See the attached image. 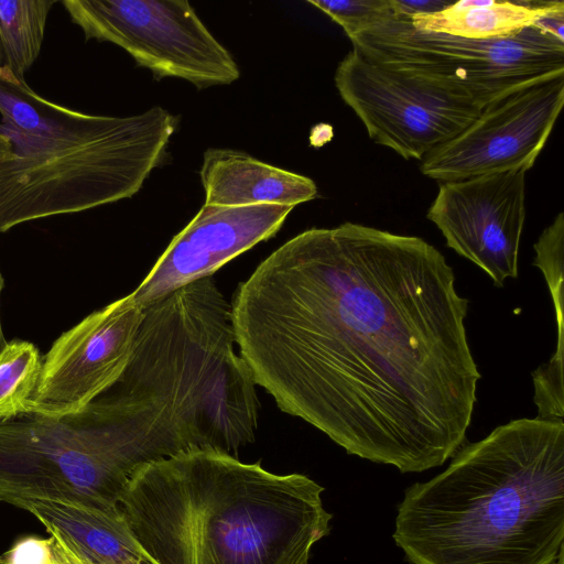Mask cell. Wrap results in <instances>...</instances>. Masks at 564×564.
<instances>
[{
	"label": "cell",
	"mask_w": 564,
	"mask_h": 564,
	"mask_svg": "<svg viewBox=\"0 0 564 564\" xmlns=\"http://www.w3.org/2000/svg\"><path fill=\"white\" fill-rule=\"evenodd\" d=\"M230 307L256 386L348 454L421 473L464 445L480 379L468 300L422 238L349 221L307 229Z\"/></svg>",
	"instance_id": "cell-1"
},
{
	"label": "cell",
	"mask_w": 564,
	"mask_h": 564,
	"mask_svg": "<svg viewBox=\"0 0 564 564\" xmlns=\"http://www.w3.org/2000/svg\"><path fill=\"white\" fill-rule=\"evenodd\" d=\"M392 538L410 564H562L563 420L518 419L410 486Z\"/></svg>",
	"instance_id": "cell-2"
},
{
	"label": "cell",
	"mask_w": 564,
	"mask_h": 564,
	"mask_svg": "<svg viewBox=\"0 0 564 564\" xmlns=\"http://www.w3.org/2000/svg\"><path fill=\"white\" fill-rule=\"evenodd\" d=\"M324 488L195 448L139 468L119 508L159 564H308L329 533Z\"/></svg>",
	"instance_id": "cell-3"
},
{
	"label": "cell",
	"mask_w": 564,
	"mask_h": 564,
	"mask_svg": "<svg viewBox=\"0 0 564 564\" xmlns=\"http://www.w3.org/2000/svg\"><path fill=\"white\" fill-rule=\"evenodd\" d=\"M0 132V232L137 194L163 160L177 120L160 106L128 117L83 113L52 102L4 67Z\"/></svg>",
	"instance_id": "cell-4"
},
{
	"label": "cell",
	"mask_w": 564,
	"mask_h": 564,
	"mask_svg": "<svg viewBox=\"0 0 564 564\" xmlns=\"http://www.w3.org/2000/svg\"><path fill=\"white\" fill-rule=\"evenodd\" d=\"M160 459L107 390L77 412L0 422V501L32 497L113 509L135 471Z\"/></svg>",
	"instance_id": "cell-5"
},
{
	"label": "cell",
	"mask_w": 564,
	"mask_h": 564,
	"mask_svg": "<svg viewBox=\"0 0 564 564\" xmlns=\"http://www.w3.org/2000/svg\"><path fill=\"white\" fill-rule=\"evenodd\" d=\"M369 62L479 109L534 83L564 75V42L531 26L509 39L468 40L389 17L350 37Z\"/></svg>",
	"instance_id": "cell-6"
},
{
	"label": "cell",
	"mask_w": 564,
	"mask_h": 564,
	"mask_svg": "<svg viewBox=\"0 0 564 564\" xmlns=\"http://www.w3.org/2000/svg\"><path fill=\"white\" fill-rule=\"evenodd\" d=\"M86 40L113 43L156 79L176 77L198 88L227 85L240 70L229 51L185 0H64Z\"/></svg>",
	"instance_id": "cell-7"
},
{
	"label": "cell",
	"mask_w": 564,
	"mask_h": 564,
	"mask_svg": "<svg viewBox=\"0 0 564 564\" xmlns=\"http://www.w3.org/2000/svg\"><path fill=\"white\" fill-rule=\"evenodd\" d=\"M335 85L368 135L405 160H422L463 131L482 110L373 64L355 50L338 64Z\"/></svg>",
	"instance_id": "cell-8"
},
{
	"label": "cell",
	"mask_w": 564,
	"mask_h": 564,
	"mask_svg": "<svg viewBox=\"0 0 564 564\" xmlns=\"http://www.w3.org/2000/svg\"><path fill=\"white\" fill-rule=\"evenodd\" d=\"M563 104L564 75L520 88L487 105L463 131L431 150L420 170L442 183L527 172L545 145Z\"/></svg>",
	"instance_id": "cell-9"
},
{
	"label": "cell",
	"mask_w": 564,
	"mask_h": 564,
	"mask_svg": "<svg viewBox=\"0 0 564 564\" xmlns=\"http://www.w3.org/2000/svg\"><path fill=\"white\" fill-rule=\"evenodd\" d=\"M143 317L128 294L62 334L42 361L28 413L77 412L107 391L131 359Z\"/></svg>",
	"instance_id": "cell-10"
},
{
	"label": "cell",
	"mask_w": 564,
	"mask_h": 564,
	"mask_svg": "<svg viewBox=\"0 0 564 564\" xmlns=\"http://www.w3.org/2000/svg\"><path fill=\"white\" fill-rule=\"evenodd\" d=\"M426 217L447 247L502 288L518 276L525 219V171L486 174L440 184Z\"/></svg>",
	"instance_id": "cell-11"
},
{
	"label": "cell",
	"mask_w": 564,
	"mask_h": 564,
	"mask_svg": "<svg viewBox=\"0 0 564 564\" xmlns=\"http://www.w3.org/2000/svg\"><path fill=\"white\" fill-rule=\"evenodd\" d=\"M294 207L275 204H204L170 242L148 275L131 292L145 307L217 270L257 243L273 237Z\"/></svg>",
	"instance_id": "cell-12"
},
{
	"label": "cell",
	"mask_w": 564,
	"mask_h": 564,
	"mask_svg": "<svg viewBox=\"0 0 564 564\" xmlns=\"http://www.w3.org/2000/svg\"><path fill=\"white\" fill-rule=\"evenodd\" d=\"M8 503L32 513L85 564H159L134 536L119 507L105 510L32 497Z\"/></svg>",
	"instance_id": "cell-13"
},
{
	"label": "cell",
	"mask_w": 564,
	"mask_h": 564,
	"mask_svg": "<svg viewBox=\"0 0 564 564\" xmlns=\"http://www.w3.org/2000/svg\"><path fill=\"white\" fill-rule=\"evenodd\" d=\"M205 204L249 206L275 204L295 207L314 199L313 180L231 149H208L199 171Z\"/></svg>",
	"instance_id": "cell-14"
},
{
	"label": "cell",
	"mask_w": 564,
	"mask_h": 564,
	"mask_svg": "<svg viewBox=\"0 0 564 564\" xmlns=\"http://www.w3.org/2000/svg\"><path fill=\"white\" fill-rule=\"evenodd\" d=\"M563 1L460 0L445 9L411 19L419 30L468 40H501L533 26Z\"/></svg>",
	"instance_id": "cell-15"
},
{
	"label": "cell",
	"mask_w": 564,
	"mask_h": 564,
	"mask_svg": "<svg viewBox=\"0 0 564 564\" xmlns=\"http://www.w3.org/2000/svg\"><path fill=\"white\" fill-rule=\"evenodd\" d=\"M54 3L51 0H0L2 66L21 82H25V73L40 54L47 15Z\"/></svg>",
	"instance_id": "cell-16"
},
{
	"label": "cell",
	"mask_w": 564,
	"mask_h": 564,
	"mask_svg": "<svg viewBox=\"0 0 564 564\" xmlns=\"http://www.w3.org/2000/svg\"><path fill=\"white\" fill-rule=\"evenodd\" d=\"M42 358L24 340H12L0 354V422L28 413L39 382Z\"/></svg>",
	"instance_id": "cell-17"
},
{
	"label": "cell",
	"mask_w": 564,
	"mask_h": 564,
	"mask_svg": "<svg viewBox=\"0 0 564 564\" xmlns=\"http://www.w3.org/2000/svg\"><path fill=\"white\" fill-rule=\"evenodd\" d=\"M338 23L350 39L392 15L389 0H308Z\"/></svg>",
	"instance_id": "cell-18"
},
{
	"label": "cell",
	"mask_w": 564,
	"mask_h": 564,
	"mask_svg": "<svg viewBox=\"0 0 564 564\" xmlns=\"http://www.w3.org/2000/svg\"><path fill=\"white\" fill-rule=\"evenodd\" d=\"M0 564H53L50 538L28 536L19 540L0 556Z\"/></svg>",
	"instance_id": "cell-19"
},
{
	"label": "cell",
	"mask_w": 564,
	"mask_h": 564,
	"mask_svg": "<svg viewBox=\"0 0 564 564\" xmlns=\"http://www.w3.org/2000/svg\"><path fill=\"white\" fill-rule=\"evenodd\" d=\"M392 17L410 20L417 15H427L448 7L451 1L443 0H389Z\"/></svg>",
	"instance_id": "cell-20"
},
{
	"label": "cell",
	"mask_w": 564,
	"mask_h": 564,
	"mask_svg": "<svg viewBox=\"0 0 564 564\" xmlns=\"http://www.w3.org/2000/svg\"><path fill=\"white\" fill-rule=\"evenodd\" d=\"M50 546L58 564H85L54 532H50Z\"/></svg>",
	"instance_id": "cell-21"
},
{
	"label": "cell",
	"mask_w": 564,
	"mask_h": 564,
	"mask_svg": "<svg viewBox=\"0 0 564 564\" xmlns=\"http://www.w3.org/2000/svg\"><path fill=\"white\" fill-rule=\"evenodd\" d=\"M11 150V142L9 138L0 132V161L7 158Z\"/></svg>",
	"instance_id": "cell-22"
},
{
	"label": "cell",
	"mask_w": 564,
	"mask_h": 564,
	"mask_svg": "<svg viewBox=\"0 0 564 564\" xmlns=\"http://www.w3.org/2000/svg\"><path fill=\"white\" fill-rule=\"evenodd\" d=\"M2 288H3V278H2V274H1V271H0V296H1ZM7 345H8V341L6 340V337L3 335L2 325H1V317H0V354L7 347Z\"/></svg>",
	"instance_id": "cell-23"
},
{
	"label": "cell",
	"mask_w": 564,
	"mask_h": 564,
	"mask_svg": "<svg viewBox=\"0 0 564 564\" xmlns=\"http://www.w3.org/2000/svg\"><path fill=\"white\" fill-rule=\"evenodd\" d=\"M2 73L1 54H0V74Z\"/></svg>",
	"instance_id": "cell-24"
},
{
	"label": "cell",
	"mask_w": 564,
	"mask_h": 564,
	"mask_svg": "<svg viewBox=\"0 0 564 564\" xmlns=\"http://www.w3.org/2000/svg\"><path fill=\"white\" fill-rule=\"evenodd\" d=\"M563 564V563H562Z\"/></svg>",
	"instance_id": "cell-25"
}]
</instances>
